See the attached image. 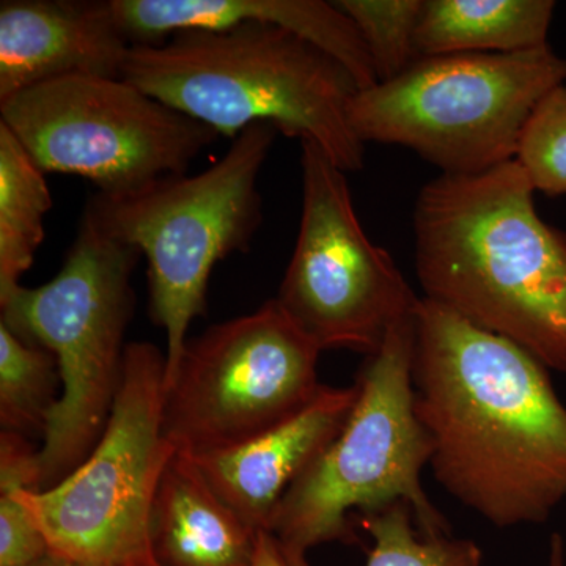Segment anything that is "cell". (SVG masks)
<instances>
[{
	"instance_id": "1",
	"label": "cell",
	"mask_w": 566,
	"mask_h": 566,
	"mask_svg": "<svg viewBox=\"0 0 566 566\" xmlns=\"http://www.w3.org/2000/svg\"><path fill=\"white\" fill-rule=\"evenodd\" d=\"M412 382L447 493L501 528L564 504L566 406L532 354L420 297Z\"/></svg>"
},
{
	"instance_id": "2",
	"label": "cell",
	"mask_w": 566,
	"mask_h": 566,
	"mask_svg": "<svg viewBox=\"0 0 566 566\" xmlns=\"http://www.w3.org/2000/svg\"><path fill=\"white\" fill-rule=\"evenodd\" d=\"M412 227L424 300L566 374V233L516 159L427 182Z\"/></svg>"
},
{
	"instance_id": "3",
	"label": "cell",
	"mask_w": 566,
	"mask_h": 566,
	"mask_svg": "<svg viewBox=\"0 0 566 566\" xmlns=\"http://www.w3.org/2000/svg\"><path fill=\"white\" fill-rule=\"evenodd\" d=\"M122 80L219 136L234 139L253 123H270L314 142L346 174L364 169L365 144L348 120L356 81L329 54L275 25L244 22L132 46Z\"/></svg>"
},
{
	"instance_id": "4",
	"label": "cell",
	"mask_w": 566,
	"mask_h": 566,
	"mask_svg": "<svg viewBox=\"0 0 566 566\" xmlns=\"http://www.w3.org/2000/svg\"><path fill=\"white\" fill-rule=\"evenodd\" d=\"M142 253L107 232L87 207L52 281L0 297V323L50 349L62 392L39 449L40 491L61 483L93 452L109 422L134 312L132 279Z\"/></svg>"
},
{
	"instance_id": "5",
	"label": "cell",
	"mask_w": 566,
	"mask_h": 566,
	"mask_svg": "<svg viewBox=\"0 0 566 566\" xmlns=\"http://www.w3.org/2000/svg\"><path fill=\"white\" fill-rule=\"evenodd\" d=\"M415 345L416 315L365 359L344 428L275 510L270 534L283 553L305 556L333 542L356 545L354 520L397 502L411 506L422 535H452L422 485L433 446L416 411Z\"/></svg>"
},
{
	"instance_id": "6",
	"label": "cell",
	"mask_w": 566,
	"mask_h": 566,
	"mask_svg": "<svg viewBox=\"0 0 566 566\" xmlns=\"http://www.w3.org/2000/svg\"><path fill=\"white\" fill-rule=\"evenodd\" d=\"M277 129L253 123L210 169L174 175L123 197L93 196L85 207L147 259L150 316L167 338L166 389L172 385L193 319L207 314L212 268L244 252L262 223L259 175Z\"/></svg>"
},
{
	"instance_id": "7",
	"label": "cell",
	"mask_w": 566,
	"mask_h": 566,
	"mask_svg": "<svg viewBox=\"0 0 566 566\" xmlns=\"http://www.w3.org/2000/svg\"><path fill=\"white\" fill-rule=\"evenodd\" d=\"M566 84L553 48L515 54L419 57L392 81L353 96L357 139L398 145L441 175H475L513 161L543 98Z\"/></svg>"
},
{
	"instance_id": "8",
	"label": "cell",
	"mask_w": 566,
	"mask_h": 566,
	"mask_svg": "<svg viewBox=\"0 0 566 566\" xmlns=\"http://www.w3.org/2000/svg\"><path fill=\"white\" fill-rule=\"evenodd\" d=\"M166 354L126 346L120 390L87 460L57 485L18 491L51 553L80 566H161L151 515L175 449L164 436Z\"/></svg>"
},
{
	"instance_id": "9",
	"label": "cell",
	"mask_w": 566,
	"mask_h": 566,
	"mask_svg": "<svg viewBox=\"0 0 566 566\" xmlns=\"http://www.w3.org/2000/svg\"><path fill=\"white\" fill-rule=\"evenodd\" d=\"M0 123L44 174L87 178L106 197L185 175L219 137L122 77L44 82L0 102Z\"/></svg>"
},
{
	"instance_id": "10",
	"label": "cell",
	"mask_w": 566,
	"mask_h": 566,
	"mask_svg": "<svg viewBox=\"0 0 566 566\" xmlns=\"http://www.w3.org/2000/svg\"><path fill=\"white\" fill-rule=\"evenodd\" d=\"M319 354L275 300L214 324L186 345L167 387L164 436L188 457L251 441L314 400Z\"/></svg>"
},
{
	"instance_id": "11",
	"label": "cell",
	"mask_w": 566,
	"mask_h": 566,
	"mask_svg": "<svg viewBox=\"0 0 566 566\" xmlns=\"http://www.w3.org/2000/svg\"><path fill=\"white\" fill-rule=\"evenodd\" d=\"M301 150L303 214L275 301L322 353L371 356L415 318L420 297L365 234L346 172L314 142H301Z\"/></svg>"
},
{
	"instance_id": "12",
	"label": "cell",
	"mask_w": 566,
	"mask_h": 566,
	"mask_svg": "<svg viewBox=\"0 0 566 566\" xmlns=\"http://www.w3.org/2000/svg\"><path fill=\"white\" fill-rule=\"evenodd\" d=\"M129 50L111 0H3L0 102L63 77H122Z\"/></svg>"
},
{
	"instance_id": "13",
	"label": "cell",
	"mask_w": 566,
	"mask_h": 566,
	"mask_svg": "<svg viewBox=\"0 0 566 566\" xmlns=\"http://www.w3.org/2000/svg\"><path fill=\"white\" fill-rule=\"evenodd\" d=\"M357 400V386H322L303 411L244 444L189 457L216 494L255 532L270 534L289 488L337 438Z\"/></svg>"
},
{
	"instance_id": "14",
	"label": "cell",
	"mask_w": 566,
	"mask_h": 566,
	"mask_svg": "<svg viewBox=\"0 0 566 566\" xmlns=\"http://www.w3.org/2000/svg\"><path fill=\"white\" fill-rule=\"evenodd\" d=\"M132 46L161 44L177 33L223 31L244 22L294 33L344 65L359 91L378 84L356 25L324 0H111Z\"/></svg>"
},
{
	"instance_id": "15",
	"label": "cell",
	"mask_w": 566,
	"mask_h": 566,
	"mask_svg": "<svg viewBox=\"0 0 566 566\" xmlns=\"http://www.w3.org/2000/svg\"><path fill=\"white\" fill-rule=\"evenodd\" d=\"M260 534L216 494L191 458L175 452L151 515L161 566H255Z\"/></svg>"
},
{
	"instance_id": "16",
	"label": "cell",
	"mask_w": 566,
	"mask_h": 566,
	"mask_svg": "<svg viewBox=\"0 0 566 566\" xmlns=\"http://www.w3.org/2000/svg\"><path fill=\"white\" fill-rule=\"evenodd\" d=\"M553 0H424L416 33L419 57L515 54L547 46Z\"/></svg>"
},
{
	"instance_id": "17",
	"label": "cell",
	"mask_w": 566,
	"mask_h": 566,
	"mask_svg": "<svg viewBox=\"0 0 566 566\" xmlns=\"http://www.w3.org/2000/svg\"><path fill=\"white\" fill-rule=\"evenodd\" d=\"M43 170L0 123V297L21 285L44 240L52 208Z\"/></svg>"
},
{
	"instance_id": "18",
	"label": "cell",
	"mask_w": 566,
	"mask_h": 566,
	"mask_svg": "<svg viewBox=\"0 0 566 566\" xmlns=\"http://www.w3.org/2000/svg\"><path fill=\"white\" fill-rule=\"evenodd\" d=\"M62 389L57 360L50 349L21 340L0 323V423L2 431L41 434Z\"/></svg>"
},
{
	"instance_id": "19",
	"label": "cell",
	"mask_w": 566,
	"mask_h": 566,
	"mask_svg": "<svg viewBox=\"0 0 566 566\" xmlns=\"http://www.w3.org/2000/svg\"><path fill=\"white\" fill-rule=\"evenodd\" d=\"M354 524L368 532L375 542L365 566L482 565V549L472 539L453 538L452 535H422L417 527L415 512L406 502H397L370 515L357 516ZM283 556L289 566H311L305 556L285 553Z\"/></svg>"
},
{
	"instance_id": "20",
	"label": "cell",
	"mask_w": 566,
	"mask_h": 566,
	"mask_svg": "<svg viewBox=\"0 0 566 566\" xmlns=\"http://www.w3.org/2000/svg\"><path fill=\"white\" fill-rule=\"evenodd\" d=\"M424 0H337L356 25L378 82L392 81L419 59L416 33Z\"/></svg>"
},
{
	"instance_id": "21",
	"label": "cell",
	"mask_w": 566,
	"mask_h": 566,
	"mask_svg": "<svg viewBox=\"0 0 566 566\" xmlns=\"http://www.w3.org/2000/svg\"><path fill=\"white\" fill-rule=\"evenodd\" d=\"M515 159L535 192L549 197L566 193V84L547 93L536 106Z\"/></svg>"
},
{
	"instance_id": "22",
	"label": "cell",
	"mask_w": 566,
	"mask_h": 566,
	"mask_svg": "<svg viewBox=\"0 0 566 566\" xmlns=\"http://www.w3.org/2000/svg\"><path fill=\"white\" fill-rule=\"evenodd\" d=\"M18 491H0V566H28L51 553Z\"/></svg>"
},
{
	"instance_id": "23",
	"label": "cell",
	"mask_w": 566,
	"mask_h": 566,
	"mask_svg": "<svg viewBox=\"0 0 566 566\" xmlns=\"http://www.w3.org/2000/svg\"><path fill=\"white\" fill-rule=\"evenodd\" d=\"M40 491L39 449L25 436L0 434V491Z\"/></svg>"
},
{
	"instance_id": "24",
	"label": "cell",
	"mask_w": 566,
	"mask_h": 566,
	"mask_svg": "<svg viewBox=\"0 0 566 566\" xmlns=\"http://www.w3.org/2000/svg\"><path fill=\"white\" fill-rule=\"evenodd\" d=\"M255 566H289L283 556L277 539L268 532L259 535V549H256Z\"/></svg>"
},
{
	"instance_id": "25",
	"label": "cell",
	"mask_w": 566,
	"mask_h": 566,
	"mask_svg": "<svg viewBox=\"0 0 566 566\" xmlns=\"http://www.w3.org/2000/svg\"><path fill=\"white\" fill-rule=\"evenodd\" d=\"M547 566H566L565 539L560 534H554L551 536Z\"/></svg>"
},
{
	"instance_id": "26",
	"label": "cell",
	"mask_w": 566,
	"mask_h": 566,
	"mask_svg": "<svg viewBox=\"0 0 566 566\" xmlns=\"http://www.w3.org/2000/svg\"><path fill=\"white\" fill-rule=\"evenodd\" d=\"M28 566H80L69 558L59 556V554L48 553L46 556L41 557L40 560L33 562Z\"/></svg>"
}]
</instances>
